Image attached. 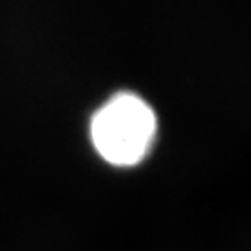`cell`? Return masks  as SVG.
I'll return each instance as SVG.
<instances>
[{
	"instance_id": "1",
	"label": "cell",
	"mask_w": 251,
	"mask_h": 251,
	"mask_svg": "<svg viewBox=\"0 0 251 251\" xmlns=\"http://www.w3.org/2000/svg\"><path fill=\"white\" fill-rule=\"evenodd\" d=\"M157 136L153 108L134 93L114 94L91 119V140L108 164L131 168L150 153Z\"/></svg>"
}]
</instances>
